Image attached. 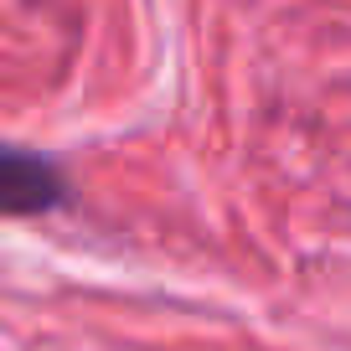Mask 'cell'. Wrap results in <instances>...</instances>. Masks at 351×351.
I'll return each mask as SVG.
<instances>
[{
  "instance_id": "1",
  "label": "cell",
  "mask_w": 351,
  "mask_h": 351,
  "mask_svg": "<svg viewBox=\"0 0 351 351\" xmlns=\"http://www.w3.org/2000/svg\"><path fill=\"white\" fill-rule=\"evenodd\" d=\"M62 202H67V181L52 160L5 150V160H0V207L11 217H36V212H52Z\"/></svg>"
}]
</instances>
